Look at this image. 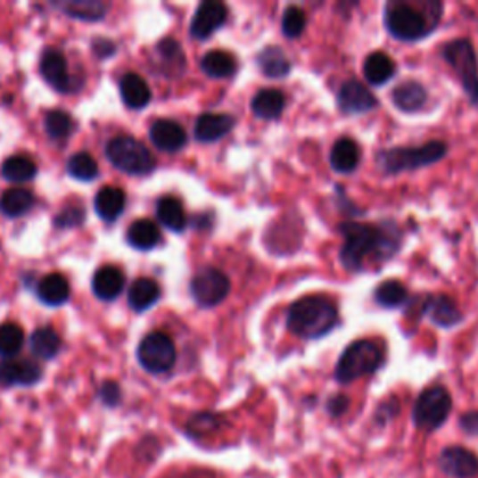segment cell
<instances>
[{
	"label": "cell",
	"instance_id": "obj_1",
	"mask_svg": "<svg viewBox=\"0 0 478 478\" xmlns=\"http://www.w3.org/2000/svg\"><path fill=\"white\" fill-rule=\"evenodd\" d=\"M342 234L341 264L351 273H363L370 266L380 268L400 252L404 232L394 221L382 223H342L338 225Z\"/></svg>",
	"mask_w": 478,
	"mask_h": 478
},
{
	"label": "cell",
	"instance_id": "obj_2",
	"mask_svg": "<svg viewBox=\"0 0 478 478\" xmlns=\"http://www.w3.org/2000/svg\"><path fill=\"white\" fill-rule=\"evenodd\" d=\"M443 17V3L437 0H391L383 10V25L396 42H423L440 27Z\"/></svg>",
	"mask_w": 478,
	"mask_h": 478
},
{
	"label": "cell",
	"instance_id": "obj_3",
	"mask_svg": "<svg viewBox=\"0 0 478 478\" xmlns=\"http://www.w3.org/2000/svg\"><path fill=\"white\" fill-rule=\"evenodd\" d=\"M341 326V314L333 299L326 295H305L288 309L286 327L303 341H320Z\"/></svg>",
	"mask_w": 478,
	"mask_h": 478
},
{
	"label": "cell",
	"instance_id": "obj_4",
	"mask_svg": "<svg viewBox=\"0 0 478 478\" xmlns=\"http://www.w3.org/2000/svg\"><path fill=\"white\" fill-rule=\"evenodd\" d=\"M387 363V346L380 338H358L338 357L334 367V380L341 385H350L361 377L374 375Z\"/></svg>",
	"mask_w": 478,
	"mask_h": 478
},
{
	"label": "cell",
	"instance_id": "obj_5",
	"mask_svg": "<svg viewBox=\"0 0 478 478\" xmlns=\"http://www.w3.org/2000/svg\"><path fill=\"white\" fill-rule=\"evenodd\" d=\"M449 153L445 141H428L421 146H392L377 152L375 163L387 176L411 172L443 161Z\"/></svg>",
	"mask_w": 478,
	"mask_h": 478
},
{
	"label": "cell",
	"instance_id": "obj_6",
	"mask_svg": "<svg viewBox=\"0 0 478 478\" xmlns=\"http://www.w3.org/2000/svg\"><path fill=\"white\" fill-rule=\"evenodd\" d=\"M441 58L456 73L473 107L478 109V56L467 37H456L441 47Z\"/></svg>",
	"mask_w": 478,
	"mask_h": 478
},
{
	"label": "cell",
	"instance_id": "obj_7",
	"mask_svg": "<svg viewBox=\"0 0 478 478\" xmlns=\"http://www.w3.org/2000/svg\"><path fill=\"white\" fill-rule=\"evenodd\" d=\"M450 411H452L450 391L441 383H433L416 396L411 409V418L416 430L432 433L435 430H440L449 421Z\"/></svg>",
	"mask_w": 478,
	"mask_h": 478
},
{
	"label": "cell",
	"instance_id": "obj_8",
	"mask_svg": "<svg viewBox=\"0 0 478 478\" xmlns=\"http://www.w3.org/2000/svg\"><path fill=\"white\" fill-rule=\"evenodd\" d=\"M105 153L118 170L131 176H146L155 169L153 153L129 135L114 136L112 141H109Z\"/></svg>",
	"mask_w": 478,
	"mask_h": 478
},
{
	"label": "cell",
	"instance_id": "obj_9",
	"mask_svg": "<svg viewBox=\"0 0 478 478\" xmlns=\"http://www.w3.org/2000/svg\"><path fill=\"white\" fill-rule=\"evenodd\" d=\"M136 357L141 367L150 374H165L176 363V346L167 333L153 331L138 344Z\"/></svg>",
	"mask_w": 478,
	"mask_h": 478
},
{
	"label": "cell",
	"instance_id": "obj_10",
	"mask_svg": "<svg viewBox=\"0 0 478 478\" xmlns=\"http://www.w3.org/2000/svg\"><path fill=\"white\" fill-rule=\"evenodd\" d=\"M230 293L228 276L215 268H206L198 271L191 281V295L204 309H211L218 303H223Z\"/></svg>",
	"mask_w": 478,
	"mask_h": 478
},
{
	"label": "cell",
	"instance_id": "obj_11",
	"mask_svg": "<svg viewBox=\"0 0 478 478\" xmlns=\"http://www.w3.org/2000/svg\"><path fill=\"white\" fill-rule=\"evenodd\" d=\"M336 107L346 116H358L380 107V99L357 78H350L336 92Z\"/></svg>",
	"mask_w": 478,
	"mask_h": 478
},
{
	"label": "cell",
	"instance_id": "obj_12",
	"mask_svg": "<svg viewBox=\"0 0 478 478\" xmlns=\"http://www.w3.org/2000/svg\"><path fill=\"white\" fill-rule=\"evenodd\" d=\"M428 316L430 322L441 329H452L464 322V312L456 305L452 297L445 293L426 295L418 310V317Z\"/></svg>",
	"mask_w": 478,
	"mask_h": 478
},
{
	"label": "cell",
	"instance_id": "obj_13",
	"mask_svg": "<svg viewBox=\"0 0 478 478\" xmlns=\"http://www.w3.org/2000/svg\"><path fill=\"white\" fill-rule=\"evenodd\" d=\"M437 467L450 478H476L478 456L460 445L445 447L440 456H437Z\"/></svg>",
	"mask_w": 478,
	"mask_h": 478
},
{
	"label": "cell",
	"instance_id": "obj_14",
	"mask_svg": "<svg viewBox=\"0 0 478 478\" xmlns=\"http://www.w3.org/2000/svg\"><path fill=\"white\" fill-rule=\"evenodd\" d=\"M228 19V10L218 0H206L196 8L191 19V36L196 39H206L221 29Z\"/></svg>",
	"mask_w": 478,
	"mask_h": 478
},
{
	"label": "cell",
	"instance_id": "obj_15",
	"mask_svg": "<svg viewBox=\"0 0 478 478\" xmlns=\"http://www.w3.org/2000/svg\"><path fill=\"white\" fill-rule=\"evenodd\" d=\"M42 380V367L32 358H4L0 361V385H34Z\"/></svg>",
	"mask_w": 478,
	"mask_h": 478
},
{
	"label": "cell",
	"instance_id": "obj_16",
	"mask_svg": "<svg viewBox=\"0 0 478 478\" xmlns=\"http://www.w3.org/2000/svg\"><path fill=\"white\" fill-rule=\"evenodd\" d=\"M39 71L45 83L58 92H73V77L70 75L68 60L58 49H47L39 60Z\"/></svg>",
	"mask_w": 478,
	"mask_h": 478
},
{
	"label": "cell",
	"instance_id": "obj_17",
	"mask_svg": "<svg viewBox=\"0 0 478 478\" xmlns=\"http://www.w3.org/2000/svg\"><path fill=\"white\" fill-rule=\"evenodd\" d=\"M150 141L161 152H179L187 144V133L174 120H157L150 128Z\"/></svg>",
	"mask_w": 478,
	"mask_h": 478
},
{
	"label": "cell",
	"instance_id": "obj_18",
	"mask_svg": "<svg viewBox=\"0 0 478 478\" xmlns=\"http://www.w3.org/2000/svg\"><path fill=\"white\" fill-rule=\"evenodd\" d=\"M361 146L350 136H341L329 152V165L336 174H353L361 165Z\"/></svg>",
	"mask_w": 478,
	"mask_h": 478
},
{
	"label": "cell",
	"instance_id": "obj_19",
	"mask_svg": "<svg viewBox=\"0 0 478 478\" xmlns=\"http://www.w3.org/2000/svg\"><path fill=\"white\" fill-rule=\"evenodd\" d=\"M391 99H392V105L398 111L406 114H413L421 111L428 103V90L423 83L409 78V81H404L392 88Z\"/></svg>",
	"mask_w": 478,
	"mask_h": 478
},
{
	"label": "cell",
	"instance_id": "obj_20",
	"mask_svg": "<svg viewBox=\"0 0 478 478\" xmlns=\"http://www.w3.org/2000/svg\"><path fill=\"white\" fill-rule=\"evenodd\" d=\"M235 126V120L230 114L208 112L196 120L194 136L201 143H217L225 138Z\"/></svg>",
	"mask_w": 478,
	"mask_h": 478
},
{
	"label": "cell",
	"instance_id": "obj_21",
	"mask_svg": "<svg viewBox=\"0 0 478 478\" xmlns=\"http://www.w3.org/2000/svg\"><path fill=\"white\" fill-rule=\"evenodd\" d=\"M126 288V276L122 269L116 266H103L97 269L92 278V290L94 295L102 301H114V299L124 292Z\"/></svg>",
	"mask_w": 478,
	"mask_h": 478
},
{
	"label": "cell",
	"instance_id": "obj_22",
	"mask_svg": "<svg viewBox=\"0 0 478 478\" xmlns=\"http://www.w3.org/2000/svg\"><path fill=\"white\" fill-rule=\"evenodd\" d=\"M396 71H398L396 62L383 51L370 53L363 62V75L372 87L387 85L389 81H392Z\"/></svg>",
	"mask_w": 478,
	"mask_h": 478
},
{
	"label": "cell",
	"instance_id": "obj_23",
	"mask_svg": "<svg viewBox=\"0 0 478 478\" xmlns=\"http://www.w3.org/2000/svg\"><path fill=\"white\" fill-rule=\"evenodd\" d=\"M374 303L385 310L404 309L411 303V293L402 281L389 278V281L380 283L374 290Z\"/></svg>",
	"mask_w": 478,
	"mask_h": 478
},
{
	"label": "cell",
	"instance_id": "obj_24",
	"mask_svg": "<svg viewBox=\"0 0 478 478\" xmlns=\"http://www.w3.org/2000/svg\"><path fill=\"white\" fill-rule=\"evenodd\" d=\"M120 95H122V102L126 107L138 111L144 109L150 99H152V92L148 83L138 73H126L122 77V81H120Z\"/></svg>",
	"mask_w": 478,
	"mask_h": 478
},
{
	"label": "cell",
	"instance_id": "obj_25",
	"mask_svg": "<svg viewBox=\"0 0 478 478\" xmlns=\"http://www.w3.org/2000/svg\"><path fill=\"white\" fill-rule=\"evenodd\" d=\"M36 293L39 297V301H42L44 305L60 307V305L68 303L71 288H70V283L64 275L51 273V275H45L42 281L37 283Z\"/></svg>",
	"mask_w": 478,
	"mask_h": 478
},
{
	"label": "cell",
	"instance_id": "obj_26",
	"mask_svg": "<svg viewBox=\"0 0 478 478\" xmlns=\"http://www.w3.org/2000/svg\"><path fill=\"white\" fill-rule=\"evenodd\" d=\"M95 213L103 218L105 223H114L116 218L126 210V193L120 187L107 185L99 189L94 201Z\"/></svg>",
	"mask_w": 478,
	"mask_h": 478
},
{
	"label": "cell",
	"instance_id": "obj_27",
	"mask_svg": "<svg viewBox=\"0 0 478 478\" xmlns=\"http://www.w3.org/2000/svg\"><path fill=\"white\" fill-rule=\"evenodd\" d=\"M159 297H161V288L153 281V278H136V281L128 290V301L129 307L136 312H144L152 309Z\"/></svg>",
	"mask_w": 478,
	"mask_h": 478
},
{
	"label": "cell",
	"instance_id": "obj_28",
	"mask_svg": "<svg viewBox=\"0 0 478 478\" xmlns=\"http://www.w3.org/2000/svg\"><path fill=\"white\" fill-rule=\"evenodd\" d=\"M252 112L260 120H276L281 118L286 107V97L276 88H264L252 97Z\"/></svg>",
	"mask_w": 478,
	"mask_h": 478
},
{
	"label": "cell",
	"instance_id": "obj_29",
	"mask_svg": "<svg viewBox=\"0 0 478 478\" xmlns=\"http://www.w3.org/2000/svg\"><path fill=\"white\" fill-rule=\"evenodd\" d=\"M155 215L159 225H163L172 232H182L187 227L185 208L176 196L159 198V202L155 206Z\"/></svg>",
	"mask_w": 478,
	"mask_h": 478
},
{
	"label": "cell",
	"instance_id": "obj_30",
	"mask_svg": "<svg viewBox=\"0 0 478 478\" xmlns=\"http://www.w3.org/2000/svg\"><path fill=\"white\" fill-rule=\"evenodd\" d=\"M126 239L136 251H152L161 242V230L150 218H136L129 227Z\"/></svg>",
	"mask_w": 478,
	"mask_h": 478
},
{
	"label": "cell",
	"instance_id": "obj_31",
	"mask_svg": "<svg viewBox=\"0 0 478 478\" xmlns=\"http://www.w3.org/2000/svg\"><path fill=\"white\" fill-rule=\"evenodd\" d=\"M54 6L62 13L87 23L102 21L107 13V6L97 0H64V3H54Z\"/></svg>",
	"mask_w": 478,
	"mask_h": 478
},
{
	"label": "cell",
	"instance_id": "obj_32",
	"mask_svg": "<svg viewBox=\"0 0 478 478\" xmlns=\"http://www.w3.org/2000/svg\"><path fill=\"white\" fill-rule=\"evenodd\" d=\"M258 66H260L262 73L269 78H284L292 71L288 54L276 45H269L258 54Z\"/></svg>",
	"mask_w": 478,
	"mask_h": 478
},
{
	"label": "cell",
	"instance_id": "obj_33",
	"mask_svg": "<svg viewBox=\"0 0 478 478\" xmlns=\"http://www.w3.org/2000/svg\"><path fill=\"white\" fill-rule=\"evenodd\" d=\"M60 348H62V341H60L58 333L53 327H39L30 336V350L42 361L54 358Z\"/></svg>",
	"mask_w": 478,
	"mask_h": 478
},
{
	"label": "cell",
	"instance_id": "obj_34",
	"mask_svg": "<svg viewBox=\"0 0 478 478\" xmlns=\"http://www.w3.org/2000/svg\"><path fill=\"white\" fill-rule=\"evenodd\" d=\"M202 71L211 78H228L235 73V58L227 51H210L201 60Z\"/></svg>",
	"mask_w": 478,
	"mask_h": 478
},
{
	"label": "cell",
	"instance_id": "obj_35",
	"mask_svg": "<svg viewBox=\"0 0 478 478\" xmlns=\"http://www.w3.org/2000/svg\"><path fill=\"white\" fill-rule=\"evenodd\" d=\"M32 206H34V196L27 189L13 187V189L4 191L3 196H0V211L10 218L29 213Z\"/></svg>",
	"mask_w": 478,
	"mask_h": 478
},
{
	"label": "cell",
	"instance_id": "obj_36",
	"mask_svg": "<svg viewBox=\"0 0 478 478\" xmlns=\"http://www.w3.org/2000/svg\"><path fill=\"white\" fill-rule=\"evenodd\" d=\"M0 172H3V177L12 184H25L36 176L37 167L27 155H12L3 163Z\"/></svg>",
	"mask_w": 478,
	"mask_h": 478
},
{
	"label": "cell",
	"instance_id": "obj_37",
	"mask_svg": "<svg viewBox=\"0 0 478 478\" xmlns=\"http://www.w3.org/2000/svg\"><path fill=\"white\" fill-rule=\"evenodd\" d=\"M25 344V331L21 326L6 322L0 326V357L12 358Z\"/></svg>",
	"mask_w": 478,
	"mask_h": 478
},
{
	"label": "cell",
	"instance_id": "obj_38",
	"mask_svg": "<svg viewBox=\"0 0 478 478\" xmlns=\"http://www.w3.org/2000/svg\"><path fill=\"white\" fill-rule=\"evenodd\" d=\"M68 174L71 177H75L77 182H92V179H95L99 176V167L90 153L78 152V153L70 157Z\"/></svg>",
	"mask_w": 478,
	"mask_h": 478
},
{
	"label": "cell",
	"instance_id": "obj_39",
	"mask_svg": "<svg viewBox=\"0 0 478 478\" xmlns=\"http://www.w3.org/2000/svg\"><path fill=\"white\" fill-rule=\"evenodd\" d=\"M75 129L73 118L64 111H51L45 116V131L54 141H64Z\"/></svg>",
	"mask_w": 478,
	"mask_h": 478
},
{
	"label": "cell",
	"instance_id": "obj_40",
	"mask_svg": "<svg viewBox=\"0 0 478 478\" xmlns=\"http://www.w3.org/2000/svg\"><path fill=\"white\" fill-rule=\"evenodd\" d=\"M283 34L290 39H295L299 36H303L307 29V13L299 6H288L283 13Z\"/></svg>",
	"mask_w": 478,
	"mask_h": 478
},
{
	"label": "cell",
	"instance_id": "obj_41",
	"mask_svg": "<svg viewBox=\"0 0 478 478\" xmlns=\"http://www.w3.org/2000/svg\"><path fill=\"white\" fill-rule=\"evenodd\" d=\"M155 51L159 53V56H161V60H165L169 66L172 64V70H174L176 75H179L184 71V68H185L184 53H182V47H179V44L174 42V39H163V42L157 45Z\"/></svg>",
	"mask_w": 478,
	"mask_h": 478
},
{
	"label": "cell",
	"instance_id": "obj_42",
	"mask_svg": "<svg viewBox=\"0 0 478 478\" xmlns=\"http://www.w3.org/2000/svg\"><path fill=\"white\" fill-rule=\"evenodd\" d=\"M85 208L78 204H70L66 208H62L56 217H54V225L58 228H75L85 221Z\"/></svg>",
	"mask_w": 478,
	"mask_h": 478
},
{
	"label": "cell",
	"instance_id": "obj_43",
	"mask_svg": "<svg viewBox=\"0 0 478 478\" xmlns=\"http://www.w3.org/2000/svg\"><path fill=\"white\" fill-rule=\"evenodd\" d=\"M398 413H400V402H398V398L391 396V398H387V400H383L380 406H377V409L374 413V424L383 428L392 421V418L398 416Z\"/></svg>",
	"mask_w": 478,
	"mask_h": 478
},
{
	"label": "cell",
	"instance_id": "obj_44",
	"mask_svg": "<svg viewBox=\"0 0 478 478\" xmlns=\"http://www.w3.org/2000/svg\"><path fill=\"white\" fill-rule=\"evenodd\" d=\"M350 404H351L350 396H346V394H342V392H338V394H333V396L329 398L326 409H327L329 416L338 418V416H342V415L350 409Z\"/></svg>",
	"mask_w": 478,
	"mask_h": 478
},
{
	"label": "cell",
	"instance_id": "obj_45",
	"mask_svg": "<svg viewBox=\"0 0 478 478\" xmlns=\"http://www.w3.org/2000/svg\"><path fill=\"white\" fill-rule=\"evenodd\" d=\"M99 398H102V402L105 406H118L120 400H122V391H120L118 383L114 382H105L99 387Z\"/></svg>",
	"mask_w": 478,
	"mask_h": 478
},
{
	"label": "cell",
	"instance_id": "obj_46",
	"mask_svg": "<svg viewBox=\"0 0 478 478\" xmlns=\"http://www.w3.org/2000/svg\"><path fill=\"white\" fill-rule=\"evenodd\" d=\"M457 426L469 437H478V411L471 409L457 418Z\"/></svg>",
	"mask_w": 478,
	"mask_h": 478
},
{
	"label": "cell",
	"instance_id": "obj_47",
	"mask_svg": "<svg viewBox=\"0 0 478 478\" xmlns=\"http://www.w3.org/2000/svg\"><path fill=\"white\" fill-rule=\"evenodd\" d=\"M116 51L114 44L109 42V39H94V53L99 56V58H105V56H111L112 53Z\"/></svg>",
	"mask_w": 478,
	"mask_h": 478
}]
</instances>
